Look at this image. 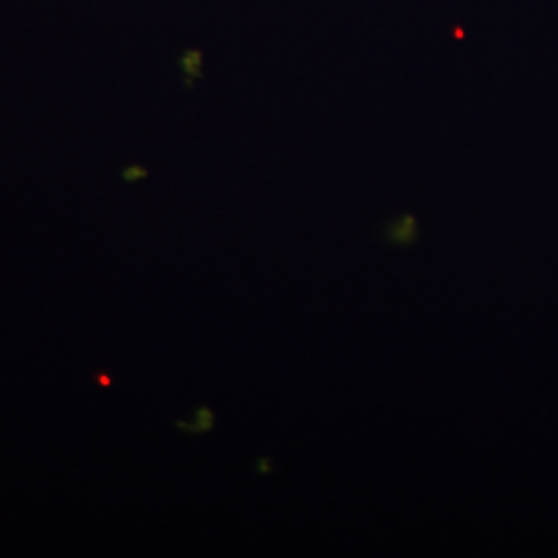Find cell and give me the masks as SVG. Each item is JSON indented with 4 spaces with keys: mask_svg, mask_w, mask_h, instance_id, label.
<instances>
[{
    "mask_svg": "<svg viewBox=\"0 0 558 558\" xmlns=\"http://www.w3.org/2000/svg\"><path fill=\"white\" fill-rule=\"evenodd\" d=\"M418 234V226H416L414 218H403L398 223H393L391 230L387 232L389 240L396 242V244H401V246H408V244L416 242Z\"/></svg>",
    "mask_w": 558,
    "mask_h": 558,
    "instance_id": "6da1fadb",
    "label": "cell"
}]
</instances>
